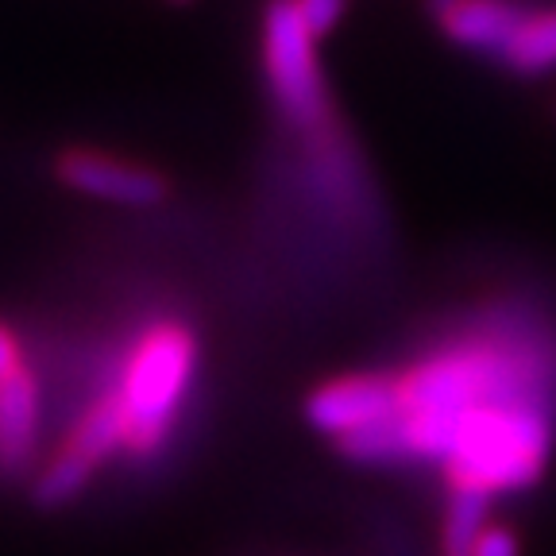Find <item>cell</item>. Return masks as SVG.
Returning a JSON list of instances; mask_svg holds the SVG:
<instances>
[{
	"label": "cell",
	"instance_id": "4",
	"mask_svg": "<svg viewBox=\"0 0 556 556\" xmlns=\"http://www.w3.org/2000/svg\"><path fill=\"white\" fill-rule=\"evenodd\" d=\"M263 74L294 128L317 131L329 124L332 104L317 66V39L305 31L294 0H267L263 9Z\"/></svg>",
	"mask_w": 556,
	"mask_h": 556
},
{
	"label": "cell",
	"instance_id": "6",
	"mask_svg": "<svg viewBox=\"0 0 556 556\" xmlns=\"http://www.w3.org/2000/svg\"><path fill=\"white\" fill-rule=\"evenodd\" d=\"M54 174L59 182L74 193L109 201V205H128V208H151L163 205L170 198V178L143 163H128L109 151H89V148H70L54 159Z\"/></svg>",
	"mask_w": 556,
	"mask_h": 556
},
{
	"label": "cell",
	"instance_id": "10",
	"mask_svg": "<svg viewBox=\"0 0 556 556\" xmlns=\"http://www.w3.org/2000/svg\"><path fill=\"white\" fill-rule=\"evenodd\" d=\"M498 59L514 74H548V70H556V9L530 12Z\"/></svg>",
	"mask_w": 556,
	"mask_h": 556
},
{
	"label": "cell",
	"instance_id": "2",
	"mask_svg": "<svg viewBox=\"0 0 556 556\" xmlns=\"http://www.w3.org/2000/svg\"><path fill=\"white\" fill-rule=\"evenodd\" d=\"M556 448V399H518L468 414L448 433L441 476L448 495L503 498L530 491Z\"/></svg>",
	"mask_w": 556,
	"mask_h": 556
},
{
	"label": "cell",
	"instance_id": "12",
	"mask_svg": "<svg viewBox=\"0 0 556 556\" xmlns=\"http://www.w3.org/2000/svg\"><path fill=\"white\" fill-rule=\"evenodd\" d=\"M471 556H521V538L503 521H486L471 541Z\"/></svg>",
	"mask_w": 556,
	"mask_h": 556
},
{
	"label": "cell",
	"instance_id": "3",
	"mask_svg": "<svg viewBox=\"0 0 556 556\" xmlns=\"http://www.w3.org/2000/svg\"><path fill=\"white\" fill-rule=\"evenodd\" d=\"M198 375V337L178 317L148 325L131 340L121 364V394L128 406V448L131 460H151L178 426L182 402L190 399Z\"/></svg>",
	"mask_w": 556,
	"mask_h": 556
},
{
	"label": "cell",
	"instance_id": "7",
	"mask_svg": "<svg viewBox=\"0 0 556 556\" xmlns=\"http://www.w3.org/2000/svg\"><path fill=\"white\" fill-rule=\"evenodd\" d=\"M530 9L521 0H448L437 9V24L452 43L479 54H503Z\"/></svg>",
	"mask_w": 556,
	"mask_h": 556
},
{
	"label": "cell",
	"instance_id": "14",
	"mask_svg": "<svg viewBox=\"0 0 556 556\" xmlns=\"http://www.w3.org/2000/svg\"><path fill=\"white\" fill-rule=\"evenodd\" d=\"M441 556H471V548H441Z\"/></svg>",
	"mask_w": 556,
	"mask_h": 556
},
{
	"label": "cell",
	"instance_id": "13",
	"mask_svg": "<svg viewBox=\"0 0 556 556\" xmlns=\"http://www.w3.org/2000/svg\"><path fill=\"white\" fill-rule=\"evenodd\" d=\"M24 367V348H20V337L0 321V379H9L12 371Z\"/></svg>",
	"mask_w": 556,
	"mask_h": 556
},
{
	"label": "cell",
	"instance_id": "1",
	"mask_svg": "<svg viewBox=\"0 0 556 556\" xmlns=\"http://www.w3.org/2000/svg\"><path fill=\"white\" fill-rule=\"evenodd\" d=\"M399 391L402 409L394 433L406 464H441L448 433L476 409L518 399H556V356L553 348L483 332L452 340L399 371Z\"/></svg>",
	"mask_w": 556,
	"mask_h": 556
},
{
	"label": "cell",
	"instance_id": "16",
	"mask_svg": "<svg viewBox=\"0 0 556 556\" xmlns=\"http://www.w3.org/2000/svg\"><path fill=\"white\" fill-rule=\"evenodd\" d=\"M174 4H190V0H174Z\"/></svg>",
	"mask_w": 556,
	"mask_h": 556
},
{
	"label": "cell",
	"instance_id": "8",
	"mask_svg": "<svg viewBox=\"0 0 556 556\" xmlns=\"http://www.w3.org/2000/svg\"><path fill=\"white\" fill-rule=\"evenodd\" d=\"M43 421V399L31 367L0 379V476H20L31 464Z\"/></svg>",
	"mask_w": 556,
	"mask_h": 556
},
{
	"label": "cell",
	"instance_id": "9",
	"mask_svg": "<svg viewBox=\"0 0 556 556\" xmlns=\"http://www.w3.org/2000/svg\"><path fill=\"white\" fill-rule=\"evenodd\" d=\"M59 448L70 452V456H78L93 471H101L104 464L116 460L128 448V406H124L121 382L101 387L81 406V414L74 417V426H70L66 441Z\"/></svg>",
	"mask_w": 556,
	"mask_h": 556
},
{
	"label": "cell",
	"instance_id": "11",
	"mask_svg": "<svg viewBox=\"0 0 556 556\" xmlns=\"http://www.w3.org/2000/svg\"><path fill=\"white\" fill-rule=\"evenodd\" d=\"M294 9H298V16H302L305 31H309L317 43H321L325 35H329L332 27L344 20L348 0H294Z\"/></svg>",
	"mask_w": 556,
	"mask_h": 556
},
{
	"label": "cell",
	"instance_id": "5",
	"mask_svg": "<svg viewBox=\"0 0 556 556\" xmlns=\"http://www.w3.org/2000/svg\"><path fill=\"white\" fill-rule=\"evenodd\" d=\"M402 409L399 371H356L337 375L305 394V421L332 444L348 437L364 433V429L387 426Z\"/></svg>",
	"mask_w": 556,
	"mask_h": 556
},
{
	"label": "cell",
	"instance_id": "15",
	"mask_svg": "<svg viewBox=\"0 0 556 556\" xmlns=\"http://www.w3.org/2000/svg\"><path fill=\"white\" fill-rule=\"evenodd\" d=\"M433 4H437V9H444V4H448V0H433Z\"/></svg>",
	"mask_w": 556,
	"mask_h": 556
}]
</instances>
